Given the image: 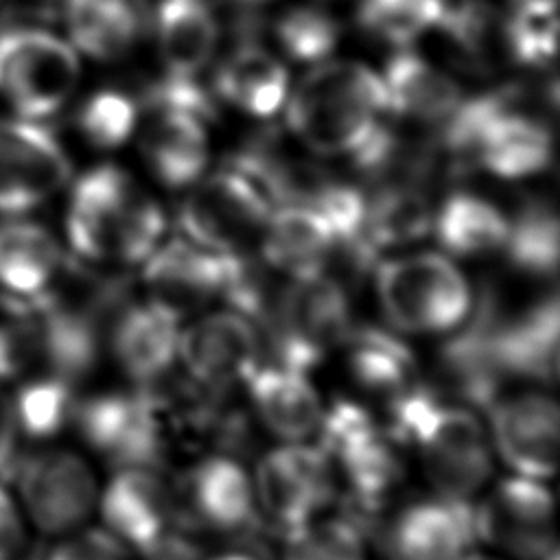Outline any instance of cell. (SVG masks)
Returning <instances> with one entry per match:
<instances>
[{"label":"cell","mask_w":560,"mask_h":560,"mask_svg":"<svg viewBox=\"0 0 560 560\" xmlns=\"http://www.w3.org/2000/svg\"><path fill=\"white\" fill-rule=\"evenodd\" d=\"M387 433L420 455L431 486L468 501L490 477V442L470 407L418 383L387 400Z\"/></svg>","instance_id":"6da1fadb"},{"label":"cell","mask_w":560,"mask_h":560,"mask_svg":"<svg viewBox=\"0 0 560 560\" xmlns=\"http://www.w3.org/2000/svg\"><path fill=\"white\" fill-rule=\"evenodd\" d=\"M164 230L162 208L112 164L88 171L72 186L66 234L85 262L142 265L162 243Z\"/></svg>","instance_id":"7a4b0ae2"},{"label":"cell","mask_w":560,"mask_h":560,"mask_svg":"<svg viewBox=\"0 0 560 560\" xmlns=\"http://www.w3.org/2000/svg\"><path fill=\"white\" fill-rule=\"evenodd\" d=\"M389 109L383 77L361 63L335 61L311 70L291 94L287 125L311 151L354 155Z\"/></svg>","instance_id":"3957f363"},{"label":"cell","mask_w":560,"mask_h":560,"mask_svg":"<svg viewBox=\"0 0 560 560\" xmlns=\"http://www.w3.org/2000/svg\"><path fill=\"white\" fill-rule=\"evenodd\" d=\"M317 431L319 448L335 479L343 483L350 505L346 516L365 532V523L374 521L400 481V444L363 405L346 398L335 400L322 413Z\"/></svg>","instance_id":"277c9868"},{"label":"cell","mask_w":560,"mask_h":560,"mask_svg":"<svg viewBox=\"0 0 560 560\" xmlns=\"http://www.w3.org/2000/svg\"><path fill=\"white\" fill-rule=\"evenodd\" d=\"M374 287L398 332H451L472 302L464 273L438 252L383 258L374 267Z\"/></svg>","instance_id":"5b68a950"},{"label":"cell","mask_w":560,"mask_h":560,"mask_svg":"<svg viewBox=\"0 0 560 560\" xmlns=\"http://www.w3.org/2000/svg\"><path fill=\"white\" fill-rule=\"evenodd\" d=\"M350 298L328 271L289 278L280 289L267 335L276 363L308 372L317 368L350 332Z\"/></svg>","instance_id":"8992f818"},{"label":"cell","mask_w":560,"mask_h":560,"mask_svg":"<svg viewBox=\"0 0 560 560\" xmlns=\"http://www.w3.org/2000/svg\"><path fill=\"white\" fill-rule=\"evenodd\" d=\"M74 48L39 28L0 35V96L28 120L55 114L79 83Z\"/></svg>","instance_id":"52a82bcc"},{"label":"cell","mask_w":560,"mask_h":560,"mask_svg":"<svg viewBox=\"0 0 560 560\" xmlns=\"http://www.w3.org/2000/svg\"><path fill=\"white\" fill-rule=\"evenodd\" d=\"M273 206L238 171L223 168L199 182L177 210L186 241L217 252L243 254L260 241Z\"/></svg>","instance_id":"ba28073f"},{"label":"cell","mask_w":560,"mask_h":560,"mask_svg":"<svg viewBox=\"0 0 560 560\" xmlns=\"http://www.w3.org/2000/svg\"><path fill=\"white\" fill-rule=\"evenodd\" d=\"M503 315L497 289L481 284L438 354V383L451 400L486 411L501 394L505 378L497 368L494 337Z\"/></svg>","instance_id":"9c48e42d"},{"label":"cell","mask_w":560,"mask_h":560,"mask_svg":"<svg viewBox=\"0 0 560 560\" xmlns=\"http://www.w3.org/2000/svg\"><path fill=\"white\" fill-rule=\"evenodd\" d=\"M335 472L330 462L317 446L287 442L269 451L256 468L252 481L256 508H260L267 525L289 536L324 508L335 494Z\"/></svg>","instance_id":"30bf717a"},{"label":"cell","mask_w":560,"mask_h":560,"mask_svg":"<svg viewBox=\"0 0 560 560\" xmlns=\"http://www.w3.org/2000/svg\"><path fill=\"white\" fill-rule=\"evenodd\" d=\"M83 440L114 466L158 468L168 444L147 392H105L79 400L72 420Z\"/></svg>","instance_id":"8fae6325"},{"label":"cell","mask_w":560,"mask_h":560,"mask_svg":"<svg viewBox=\"0 0 560 560\" xmlns=\"http://www.w3.org/2000/svg\"><path fill=\"white\" fill-rule=\"evenodd\" d=\"M24 514L44 534L79 527L96 503V479L88 462L68 448H42L18 464Z\"/></svg>","instance_id":"7c38bea8"},{"label":"cell","mask_w":560,"mask_h":560,"mask_svg":"<svg viewBox=\"0 0 560 560\" xmlns=\"http://www.w3.org/2000/svg\"><path fill=\"white\" fill-rule=\"evenodd\" d=\"M477 538L521 558L538 560L553 547V508L549 490L529 477L503 479L475 508Z\"/></svg>","instance_id":"4fadbf2b"},{"label":"cell","mask_w":560,"mask_h":560,"mask_svg":"<svg viewBox=\"0 0 560 560\" xmlns=\"http://www.w3.org/2000/svg\"><path fill=\"white\" fill-rule=\"evenodd\" d=\"M256 330V324L230 308L210 313L179 332L177 359L195 383L230 392L236 383H245L258 365L260 339Z\"/></svg>","instance_id":"5bb4252c"},{"label":"cell","mask_w":560,"mask_h":560,"mask_svg":"<svg viewBox=\"0 0 560 560\" xmlns=\"http://www.w3.org/2000/svg\"><path fill=\"white\" fill-rule=\"evenodd\" d=\"M501 459L521 477L547 479L558 457V405L542 392L497 396L486 409Z\"/></svg>","instance_id":"9a60e30c"},{"label":"cell","mask_w":560,"mask_h":560,"mask_svg":"<svg viewBox=\"0 0 560 560\" xmlns=\"http://www.w3.org/2000/svg\"><path fill=\"white\" fill-rule=\"evenodd\" d=\"M101 512L107 532L142 553L151 551L171 527L184 523L173 486L153 466L120 468L101 497Z\"/></svg>","instance_id":"2e32d148"},{"label":"cell","mask_w":560,"mask_h":560,"mask_svg":"<svg viewBox=\"0 0 560 560\" xmlns=\"http://www.w3.org/2000/svg\"><path fill=\"white\" fill-rule=\"evenodd\" d=\"M177 512L192 527L245 532L256 523L254 486L243 466L230 455L201 459L175 490Z\"/></svg>","instance_id":"e0dca14e"},{"label":"cell","mask_w":560,"mask_h":560,"mask_svg":"<svg viewBox=\"0 0 560 560\" xmlns=\"http://www.w3.org/2000/svg\"><path fill=\"white\" fill-rule=\"evenodd\" d=\"M475 538V508L440 494L405 508L389 523L385 547L389 560H459Z\"/></svg>","instance_id":"ac0fdd59"},{"label":"cell","mask_w":560,"mask_h":560,"mask_svg":"<svg viewBox=\"0 0 560 560\" xmlns=\"http://www.w3.org/2000/svg\"><path fill=\"white\" fill-rule=\"evenodd\" d=\"M560 350V308L556 291L503 315L494 337V359L503 378L556 385Z\"/></svg>","instance_id":"d6986e66"},{"label":"cell","mask_w":560,"mask_h":560,"mask_svg":"<svg viewBox=\"0 0 560 560\" xmlns=\"http://www.w3.org/2000/svg\"><path fill=\"white\" fill-rule=\"evenodd\" d=\"M230 254L203 249L190 241L160 243L142 262V282L149 298L184 315L221 295Z\"/></svg>","instance_id":"ffe728a7"},{"label":"cell","mask_w":560,"mask_h":560,"mask_svg":"<svg viewBox=\"0 0 560 560\" xmlns=\"http://www.w3.org/2000/svg\"><path fill=\"white\" fill-rule=\"evenodd\" d=\"M179 319V313L151 298L120 308L109 328V339L118 365L136 385L171 374L177 359Z\"/></svg>","instance_id":"44dd1931"},{"label":"cell","mask_w":560,"mask_h":560,"mask_svg":"<svg viewBox=\"0 0 560 560\" xmlns=\"http://www.w3.org/2000/svg\"><path fill=\"white\" fill-rule=\"evenodd\" d=\"M0 173L28 210L68 182L70 162L48 129L13 118L0 120Z\"/></svg>","instance_id":"7402d4cb"},{"label":"cell","mask_w":560,"mask_h":560,"mask_svg":"<svg viewBox=\"0 0 560 560\" xmlns=\"http://www.w3.org/2000/svg\"><path fill=\"white\" fill-rule=\"evenodd\" d=\"M258 243L260 258L287 278L326 271L337 245L326 219L302 203L276 206Z\"/></svg>","instance_id":"603a6c76"},{"label":"cell","mask_w":560,"mask_h":560,"mask_svg":"<svg viewBox=\"0 0 560 560\" xmlns=\"http://www.w3.org/2000/svg\"><path fill=\"white\" fill-rule=\"evenodd\" d=\"M245 387L256 416L273 435L302 442L317 431L324 409L304 372L282 363L256 365Z\"/></svg>","instance_id":"cb8c5ba5"},{"label":"cell","mask_w":560,"mask_h":560,"mask_svg":"<svg viewBox=\"0 0 560 560\" xmlns=\"http://www.w3.org/2000/svg\"><path fill=\"white\" fill-rule=\"evenodd\" d=\"M151 112L142 133V151L151 171L168 188L195 184L208 164L206 120L182 109Z\"/></svg>","instance_id":"d4e9b609"},{"label":"cell","mask_w":560,"mask_h":560,"mask_svg":"<svg viewBox=\"0 0 560 560\" xmlns=\"http://www.w3.org/2000/svg\"><path fill=\"white\" fill-rule=\"evenodd\" d=\"M343 346L348 348L350 376L370 394L392 400L420 383L413 350L398 330L357 326L350 328Z\"/></svg>","instance_id":"484cf974"},{"label":"cell","mask_w":560,"mask_h":560,"mask_svg":"<svg viewBox=\"0 0 560 560\" xmlns=\"http://www.w3.org/2000/svg\"><path fill=\"white\" fill-rule=\"evenodd\" d=\"M66 260L57 238L39 223H0V287L24 300L42 295Z\"/></svg>","instance_id":"4316f807"},{"label":"cell","mask_w":560,"mask_h":560,"mask_svg":"<svg viewBox=\"0 0 560 560\" xmlns=\"http://www.w3.org/2000/svg\"><path fill=\"white\" fill-rule=\"evenodd\" d=\"M383 83L389 109L411 122H442L462 103L457 83L416 52H396L387 61Z\"/></svg>","instance_id":"83f0119b"},{"label":"cell","mask_w":560,"mask_h":560,"mask_svg":"<svg viewBox=\"0 0 560 560\" xmlns=\"http://www.w3.org/2000/svg\"><path fill=\"white\" fill-rule=\"evenodd\" d=\"M74 46L94 59H118L149 26L147 0H66Z\"/></svg>","instance_id":"f1b7e54d"},{"label":"cell","mask_w":560,"mask_h":560,"mask_svg":"<svg viewBox=\"0 0 560 560\" xmlns=\"http://www.w3.org/2000/svg\"><path fill=\"white\" fill-rule=\"evenodd\" d=\"M289 77L284 66L252 42L238 44L217 68L214 92L238 109L267 118L273 116L287 96Z\"/></svg>","instance_id":"f546056e"},{"label":"cell","mask_w":560,"mask_h":560,"mask_svg":"<svg viewBox=\"0 0 560 560\" xmlns=\"http://www.w3.org/2000/svg\"><path fill=\"white\" fill-rule=\"evenodd\" d=\"M433 210L424 186L385 184L368 197L363 243L376 265L383 254L411 245L431 232Z\"/></svg>","instance_id":"4dcf8cb0"},{"label":"cell","mask_w":560,"mask_h":560,"mask_svg":"<svg viewBox=\"0 0 560 560\" xmlns=\"http://www.w3.org/2000/svg\"><path fill=\"white\" fill-rule=\"evenodd\" d=\"M160 57L168 74L195 77L212 57L219 24L201 0H162L155 11Z\"/></svg>","instance_id":"1f68e13d"},{"label":"cell","mask_w":560,"mask_h":560,"mask_svg":"<svg viewBox=\"0 0 560 560\" xmlns=\"http://www.w3.org/2000/svg\"><path fill=\"white\" fill-rule=\"evenodd\" d=\"M510 219L488 199L453 192L433 212L431 230L440 247L457 258H477L503 249Z\"/></svg>","instance_id":"d6a6232c"},{"label":"cell","mask_w":560,"mask_h":560,"mask_svg":"<svg viewBox=\"0 0 560 560\" xmlns=\"http://www.w3.org/2000/svg\"><path fill=\"white\" fill-rule=\"evenodd\" d=\"M512 269L527 278L551 280L558 271V214L542 199L527 201L508 223L503 249Z\"/></svg>","instance_id":"836d02e7"},{"label":"cell","mask_w":560,"mask_h":560,"mask_svg":"<svg viewBox=\"0 0 560 560\" xmlns=\"http://www.w3.org/2000/svg\"><path fill=\"white\" fill-rule=\"evenodd\" d=\"M440 28L455 57L472 70H490L501 57H508L505 44V20H499L497 11L481 2H464L457 7H446Z\"/></svg>","instance_id":"e575fe53"},{"label":"cell","mask_w":560,"mask_h":560,"mask_svg":"<svg viewBox=\"0 0 560 560\" xmlns=\"http://www.w3.org/2000/svg\"><path fill=\"white\" fill-rule=\"evenodd\" d=\"M77 383L55 372L42 370L26 378L11 398L20 433L31 438H52L77 413Z\"/></svg>","instance_id":"d590c367"},{"label":"cell","mask_w":560,"mask_h":560,"mask_svg":"<svg viewBox=\"0 0 560 560\" xmlns=\"http://www.w3.org/2000/svg\"><path fill=\"white\" fill-rule=\"evenodd\" d=\"M444 9V0H361L357 20L370 35L405 46L435 28Z\"/></svg>","instance_id":"8d00e7d4"},{"label":"cell","mask_w":560,"mask_h":560,"mask_svg":"<svg viewBox=\"0 0 560 560\" xmlns=\"http://www.w3.org/2000/svg\"><path fill=\"white\" fill-rule=\"evenodd\" d=\"M556 0H523L505 18V44L512 61L521 66H547L558 37Z\"/></svg>","instance_id":"74e56055"},{"label":"cell","mask_w":560,"mask_h":560,"mask_svg":"<svg viewBox=\"0 0 560 560\" xmlns=\"http://www.w3.org/2000/svg\"><path fill=\"white\" fill-rule=\"evenodd\" d=\"M39 365V324L33 304L0 289V381Z\"/></svg>","instance_id":"f35d334b"},{"label":"cell","mask_w":560,"mask_h":560,"mask_svg":"<svg viewBox=\"0 0 560 560\" xmlns=\"http://www.w3.org/2000/svg\"><path fill=\"white\" fill-rule=\"evenodd\" d=\"M284 538V560H365L363 529L348 516L308 521Z\"/></svg>","instance_id":"ab89813d"},{"label":"cell","mask_w":560,"mask_h":560,"mask_svg":"<svg viewBox=\"0 0 560 560\" xmlns=\"http://www.w3.org/2000/svg\"><path fill=\"white\" fill-rule=\"evenodd\" d=\"M276 37L291 59L317 61L337 44L339 26L326 11L298 7L278 20Z\"/></svg>","instance_id":"60d3db41"},{"label":"cell","mask_w":560,"mask_h":560,"mask_svg":"<svg viewBox=\"0 0 560 560\" xmlns=\"http://www.w3.org/2000/svg\"><path fill=\"white\" fill-rule=\"evenodd\" d=\"M138 107L122 92L103 90L85 101L79 112V127L83 136L101 149L122 144L136 127Z\"/></svg>","instance_id":"b9f144b4"},{"label":"cell","mask_w":560,"mask_h":560,"mask_svg":"<svg viewBox=\"0 0 560 560\" xmlns=\"http://www.w3.org/2000/svg\"><path fill=\"white\" fill-rule=\"evenodd\" d=\"M48 560H125V545L112 532L90 529L59 542Z\"/></svg>","instance_id":"7bdbcfd3"},{"label":"cell","mask_w":560,"mask_h":560,"mask_svg":"<svg viewBox=\"0 0 560 560\" xmlns=\"http://www.w3.org/2000/svg\"><path fill=\"white\" fill-rule=\"evenodd\" d=\"M24 545V516L15 499L0 486V560H13Z\"/></svg>","instance_id":"ee69618b"},{"label":"cell","mask_w":560,"mask_h":560,"mask_svg":"<svg viewBox=\"0 0 560 560\" xmlns=\"http://www.w3.org/2000/svg\"><path fill=\"white\" fill-rule=\"evenodd\" d=\"M18 433L20 429L15 422L11 398L0 392V475H4L15 464Z\"/></svg>","instance_id":"f6af8a7d"},{"label":"cell","mask_w":560,"mask_h":560,"mask_svg":"<svg viewBox=\"0 0 560 560\" xmlns=\"http://www.w3.org/2000/svg\"><path fill=\"white\" fill-rule=\"evenodd\" d=\"M0 212H9V214L24 212L18 195L13 192V188L9 186V182L4 179L2 173H0Z\"/></svg>","instance_id":"bcb514c9"},{"label":"cell","mask_w":560,"mask_h":560,"mask_svg":"<svg viewBox=\"0 0 560 560\" xmlns=\"http://www.w3.org/2000/svg\"><path fill=\"white\" fill-rule=\"evenodd\" d=\"M212 560H262V558L256 556V553H249V551H228V553H221Z\"/></svg>","instance_id":"7dc6e473"},{"label":"cell","mask_w":560,"mask_h":560,"mask_svg":"<svg viewBox=\"0 0 560 560\" xmlns=\"http://www.w3.org/2000/svg\"><path fill=\"white\" fill-rule=\"evenodd\" d=\"M232 4H238V7H256V4H260V2H265V0H230Z\"/></svg>","instance_id":"c3c4849f"},{"label":"cell","mask_w":560,"mask_h":560,"mask_svg":"<svg viewBox=\"0 0 560 560\" xmlns=\"http://www.w3.org/2000/svg\"><path fill=\"white\" fill-rule=\"evenodd\" d=\"M459 560H490V558H486V556H481V553H464Z\"/></svg>","instance_id":"681fc988"},{"label":"cell","mask_w":560,"mask_h":560,"mask_svg":"<svg viewBox=\"0 0 560 560\" xmlns=\"http://www.w3.org/2000/svg\"><path fill=\"white\" fill-rule=\"evenodd\" d=\"M538 560H558V551L551 549L547 556H542V558H538Z\"/></svg>","instance_id":"f907efd6"},{"label":"cell","mask_w":560,"mask_h":560,"mask_svg":"<svg viewBox=\"0 0 560 560\" xmlns=\"http://www.w3.org/2000/svg\"><path fill=\"white\" fill-rule=\"evenodd\" d=\"M512 2H514V4H516V2H523V0H512Z\"/></svg>","instance_id":"816d5d0a"}]
</instances>
